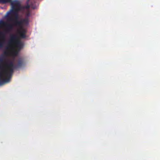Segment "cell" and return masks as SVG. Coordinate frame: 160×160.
<instances>
[{
	"mask_svg": "<svg viewBox=\"0 0 160 160\" xmlns=\"http://www.w3.org/2000/svg\"><path fill=\"white\" fill-rule=\"evenodd\" d=\"M11 0H0V2L1 3H7L9 2Z\"/></svg>",
	"mask_w": 160,
	"mask_h": 160,
	"instance_id": "obj_6",
	"label": "cell"
},
{
	"mask_svg": "<svg viewBox=\"0 0 160 160\" xmlns=\"http://www.w3.org/2000/svg\"><path fill=\"white\" fill-rule=\"evenodd\" d=\"M22 44L18 36H12L6 49L5 54L8 56H16L21 49Z\"/></svg>",
	"mask_w": 160,
	"mask_h": 160,
	"instance_id": "obj_2",
	"label": "cell"
},
{
	"mask_svg": "<svg viewBox=\"0 0 160 160\" xmlns=\"http://www.w3.org/2000/svg\"><path fill=\"white\" fill-rule=\"evenodd\" d=\"M17 19V11L12 10L7 15L5 21L0 22V29L2 31H9L16 25Z\"/></svg>",
	"mask_w": 160,
	"mask_h": 160,
	"instance_id": "obj_3",
	"label": "cell"
},
{
	"mask_svg": "<svg viewBox=\"0 0 160 160\" xmlns=\"http://www.w3.org/2000/svg\"><path fill=\"white\" fill-rule=\"evenodd\" d=\"M13 72L12 64L7 61H2L0 63V82L4 84L9 81Z\"/></svg>",
	"mask_w": 160,
	"mask_h": 160,
	"instance_id": "obj_1",
	"label": "cell"
},
{
	"mask_svg": "<svg viewBox=\"0 0 160 160\" xmlns=\"http://www.w3.org/2000/svg\"><path fill=\"white\" fill-rule=\"evenodd\" d=\"M12 8H13V10L18 11L19 9L20 4L18 2H14L12 4Z\"/></svg>",
	"mask_w": 160,
	"mask_h": 160,
	"instance_id": "obj_5",
	"label": "cell"
},
{
	"mask_svg": "<svg viewBox=\"0 0 160 160\" xmlns=\"http://www.w3.org/2000/svg\"><path fill=\"white\" fill-rule=\"evenodd\" d=\"M5 41V36L2 30L0 29V48H1Z\"/></svg>",
	"mask_w": 160,
	"mask_h": 160,
	"instance_id": "obj_4",
	"label": "cell"
}]
</instances>
